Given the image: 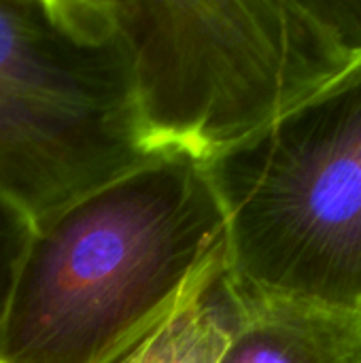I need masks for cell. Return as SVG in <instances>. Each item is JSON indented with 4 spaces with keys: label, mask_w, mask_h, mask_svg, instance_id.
<instances>
[{
    "label": "cell",
    "mask_w": 361,
    "mask_h": 363,
    "mask_svg": "<svg viewBox=\"0 0 361 363\" xmlns=\"http://www.w3.org/2000/svg\"><path fill=\"white\" fill-rule=\"evenodd\" d=\"M30 234L32 221L11 202L0 198V321Z\"/></svg>",
    "instance_id": "cell-7"
},
{
    "label": "cell",
    "mask_w": 361,
    "mask_h": 363,
    "mask_svg": "<svg viewBox=\"0 0 361 363\" xmlns=\"http://www.w3.org/2000/svg\"><path fill=\"white\" fill-rule=\"evenodd\" d=\"M228 266L204 164L160 153L32 223L0 363H111Z\"/></svg>",
    "instance_id": "cell-1"
},
{
    "label": "cell",
    "mask_w": 361,
    "mask_h": 363,
    "mask_svg": "<svg viewBox=\"0 0 361 363\" xmlns=\"http://www.w3.org/2000/svg\"><path fill=\"white\" fill-rule=\"evenodd\" d=\"M249 294L361 300V55L300 106L204 162Z\"/></svg>",
    "instance_id": "cell-3"
},
{
    "label": "cell",
    "mask_w": 361,
    "mask_h": 363,
    "mask_svg": "<svg viewBox=\"0 0 361 363\" xmlns=\"http://www.w3.org/2000/svg\"><path fill=\"white\" fill-rule=\"evenodd\" d=\"M151 157L106 0H0V198L34 223Z\"/></svg>",
    "instance_id": "cell-4"
},
{
    "label": "cell",
    "mask_w": 361,
    "mask_h": 363,
    "mask_svg": "<svg viewBox=\"0 0 361 363\" xmlns=\"http://www.w3.org/2000/svg\"><path fill=\"white\" fill-rule=\"evenodd\" d=\"M151 155L245 143L361 55V0H106Z\"/></svg>",
    "instance_id": "cell-2"
},
{
    "label": "cell",
    "mask_w": 361,
    "mask_h": 363,
    "mask_svg": "<svg viewBox=\"0 0 361 363\" xmlns=\"http://www.w3.org/2000/svg\"><path fill=\"white\" fill-rule=\"evenodd\" d=\"M357 308H361V300H360V304H357Z\"/></svg>",
    "instance_id": "cell-8"
},
{
    "label": "cell",
    "mask_w": 361,
    "mask_h": 363,
    "mask_svg": "<svg viewBox=\"0 0 361 363\" xmlns=\"http://www.w3.org/2000/svg\"><path fill=\"white\" fill-rule=\"evenodd\" d=\"M240 311L228 266L111 363H219Z\"/></svg>",
    "instance_id": "cell-6"
},
{
    "label": "cell",
    "mask_w": 361,
    "mask_h": 363,
    "mask_svg": "<svg viewBox=\"0 0 361 363\" xmlns=\"http://www.w3.org/2000/svg\"><path fill=\"white\" fill-rule=\"evenodd\" d=\"M238 291V319L219 363H361L357 306Z\"/></svg>",
    "instance_id": "cell-5"
}]
</instances>
